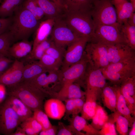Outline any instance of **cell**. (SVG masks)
Masks as SVG:
<instances>
[{"label": "cell", "mask_w": 135, "mask_h": 135, "mask_svg": "<svg viewBox=\"0 0 135 135\" xmlns=\"http://www.w3.org/2000/svg\"><path fill=\"white\" fill-rule=\"evenodd\" d=\"M109 117L101 106L97 104L95 114L92 119L91 125L96 130L99 131L108 121Z\"/></svg>", "instance_id": "cell-29"}, {"label": "cell", "mask_w": 135, "mask_h": 135, "mask_svg": "<svg viewBox=\"0 0 135 135\" xmlns=\"http://www.w3.org/2000/svg\"><path fill=\"white\" fill-rule=\"evenodd\" d=\"M9 54L16 58L19 59L27 56L29 54L24 50L18 48L10 46L9 50Z\"/></svg>", "instance_id": "cell-40"}, {"label": "cell", "mask_w": 135, "mask_h": 135, "mask_svg": "<svg viewBox=\"0 0 135 135\" xmlns=\"http://www.w3.org/2000/svg\"><path fill=\"white\" fill-rule=\"evenodd\" d=\"M62 18L77 34L81 37L88 38L89 40V42L91 41L95 28L91 11H64Z\"/></svg>", "instance_id": "cell-3"}, {"label": "cell", "mask_w": 135, "mask_h": 135, "mask_svg": "<svg viewBox=\"0 0 135 135\" xmlns=\"http://www.w3.org/2000/svg\"><path fill=\"white\" fill-rule=\"evenodd\" d=\"M86 100L81 112V116L86 120L92 119L95 113L97 104L96 101L100 93L86 89Z\"/></svg>", "instance_id": "cell-17"}, {"label": "cell", "mask_w": 135, "mask_h": 135, "mask_svg": "<svg viewBox=\"0 0 135 135\" xmlns=\"http://www.w3.org/2000/svg\"><path fill=\"white\" fill-rule=\"evenodd\" d=\"M58 135H85V134L77 131L72 125L66 126L59 122L58 124Z\"/></svg>", "instance_id": "cell-38"}, {"label": "cell", "mask_w": 135, "mask_h": 135, "mask_svg": "<svg viewBox=\"0 0 135 135\" xmlns=\"http://www.w3.org/2000/svg\"><path fill=\"white\" fill-rule=\"evenodd\" d=\"M33 111L32 116L41 126L42 130H47L52 126L48 116L42 110L37 109Z\"/></svg>", "instance_id": "cell-36"}, {"label": "cell", "mask_w": 135, "mask_h": 135, "mask_svg": "<svg viewBox=\"0 0 135 135\" xmlns=\"http://www.w3.org/2000/svg\"><path fill=\"white\" fill-rule=\"evenodd\" d=\"M21 123L14 111L5 101L0 106V134L11 135Z\"/></svg>", "instance_id": "cell-8"}, {"label": "cell", "mask_w": 135, "mask_h": 135, "mask_svg": "<svg viewBox=\"0 0 135 135\" xmlns=\"http://www.w3.org/2000/svg\"><path fill=\"white\" fill-rule=\"evenodd\" d=\"M24 0H4L0 5V17L11 16Z\"/></svg>", "instance_id": "cell-28"}, {"label": "cell", "mask_w": 135, "mask_h": 135, "mask_svg": "<svg viewBox=\"0 0 135 135\" xmlns=\"http://www.w3.org/2000/svg\"><path fill=\"white\" fill-rule=\"evenodd\" d=\"M86 92L81 90L78 84L64 83L61 90L55 95L56 98L62 101L70 99L81 98L84 99Z\"/></svg>", "instance_id": "cell-15"}, {"label": "cell", "mask_w": 135, "mask_h": 135, "mask_svg": "<svg viewBox=\"0 0 135 135\" xmlns=\"http://www.w3.org/2000/svg\"><path fill=\"white\" fill-rule=\"evenodd\" d=\"M2 0H0V2Z\"/></svg>", "instance_id": "cell-55"}, {"label": "cell", "mask_w": 135, "mask_h": 135, "mask_svg": "<svg viewBox=\"0 0 135 135\" xmlns=\"http://www.w3.org/2000/svg\"><path fill=\"white\" fill-rule=\"evenodd\" d=\"M117 93V100L116 106V111L126 118L128 120L129 127H131L135 121L132 116L130 111L128 107L124 97L120 92L119 86L114 85Z\"/></svg>", "instance_id": "cell-24"}, {"label": "cell", "mask_w": 135, "mask_h": 135, "mask_svg": "<svg viewBox=\"0 0 135 135\" xmlns=\"http://www.w3.org/2000/svg\"><path fill=\"white\" fill-rule=\"evenodd\" d=\"M12 62L11 59L5 56L0 60V76L8 68L9 64Z\"/></svg>", "instance_id": "cell-43"}, {"label": "cell", "mask_w": 135, "mask_h": 135, "mask_svg": "<svg viewBox=\"0 0 135 135\" xmlns=\"http://www.w3.org/2000/svg\"><path fill=\"white\" fill-rule=\"evenodd\" d=\"M14 14L8 30L12 36L14 42L28 40L36 30L40 23L39 20L22 4Z\"/></svg>", "instance_id": "cell-1"}, {"label": "cell", "mask_w": 135, "mask_h": 135, "mask_svg": "<svg viewBox=\"0 0 135 135\" xmlns=\"http://www.w3.org/2000/svg\"><path fill=\"white\" fill-rule=\"evenodd\" d=\"M8 95L19 99L32 111L42 110L46 94L26 82L21 81L8 87Z\"/></svg>", "instance_id": "cell-2"}, {"label": "cell", "mask_w": 135, "mask_h": 135, "mask_svg": "<svg viewBox=\"0 0 135 135\" xmlns=\"http://www.w3.org/2000/svg\"><path fill=\"white\" fill-rule=\"evenodd\" d=\"M11 16L0 18V35L8 30L12 21Z\"/></svg>", "instance_id": "cell-42"}, {"label": "cell", "mask_w": 135, "mask_h": 135, "mask_svg": "<svg viewBox=\"0 0 135 135\" xmlns=\"http://www.w3.org/2000/svg\"><path fill=\"white\" fill-rule=\"evenodd\" d=\"M54 23V20L52 18H47L40 23L36 30L31 52L41 42L48 38L50 34Z\"/></svg>", "instance_id": "cell-20"}, {"label": "cell", "mask_w": 135, "mask_h": 135, "mask_svg": "<svg viewBox=\"0 0 135 135\" xmlns=\"http://www.w3.org/2000/svg\"><path fill=\"white\" fill-rule=\"evenodd\" d=\"M88 62V59L84 51L82 57L79 61L61 71L63 83H74L82 78Z\"/></svg>", "instance_id": "cell-12"}, {"label": "cell", "mask_w": 135, "mask_h": 135, "mask_svg": "<svg viewBox=\"0 0 135 135\" xmlns=\"http://www.w3.org/2000/svg\"><path fill=\"white\" fill-rule=\"evenodd\" d=\"M64 101L65 114L68 116L71 115L72 116L78 115L81 112L84 102V99L81 98L69 99Z\"/></svg>", "instance_id": "cell-30"}, {"label": "cell", "mask_w": 135, "mask_h": 135, "mask_svg": "<svg viewBox=\"0 0 135 135\" xmlns=\"http://www.w3.org/2000/svg\"><path fill=\"white\" fill-rule=\"evenodd\" d=\"M115 121L116 130L121 135L128 134L129 123L127 119L116 111L112 115Z\"/></svg>", "instance_id": "cell-32"}, {"label": "cell", "mask_w": 135, "mask_h": 135, "mask_svg": "<svg viewBox=\"0 0 135 135\" xmlns=\"http://www.w3.org/2000/svg\"><path fill=\"white\" fill-rule=\"evenodd\" d=\"M92 66L101 69L105 68L109 64L107 50L106 45L98 42H88L84 50Z\"/></svg>", "instance_id": "cell-7"}, {"label": "cell", "mask_w": 135, "mask_h": 135, "mask_svg": "<svg viewBox=\"0 0 135 135\" xmlns=\"http://www.w3.org/2000/svg\"><path fill=\"white\" fill-rule=\"evenodd\" d=\"M47 18L54 20L61 18L64 11L50 0H35Z\"/></svg>", "instance_id": "cell-22"}, {"label": "cell", "mask_w": 135, "mask_h": 135, "mask_svg": "<svg viewBox=\"0 0 135 135\" xmlns=\"http://www.w3.org/2000/svg\"><path fill=\"white\" fill-rule=\"evenodd\" d=\"M14 42L12 36L8 30L0 35V53L5 56H10L9 50L11 44Z\"/></svg>", "instance_id": "cell-33"}, {"label": "cell", "mask_w": 135, "mask_h": 135, "mask_svg": "<svg viewBox=\"0 0 135 135\" xmlns=\"http://www.w3.org/2000/svg\"><path fill=\"white\" fill-rule=\"evenodd\" d=\"M101 94L104 106L111 112H116L117 93L114 86L107 85L103 89Z\"/></svg>", "instance_id": "cell-27"}, {"label": "cell", "mask_w": 135, "mask_h": 135, "mask_svg": "<svg viewBox=\"0 0 135 135\" xmlns=\"http://www.w3.org/2000/svg\"><path fill=\"white\" fill-rule=\"evenodd\" d=\"M83 76L86 78V89L101 93L103 88L107 85L101 69L92 66L89 62Z\"/></svg>", "instance_id": "cell-10"}, {"label": "cell", "mask_w": 135, "mask_h": 135, "mask_svg": "<svg viewBox=\"0 0 135 135\" xmlns=\"http://www.w3.org/2000/svg\"><path fill=\"white\" fill-rule=\"evenodd\" d=\"M115 124V121L113 116L111 118L109 117L108 121L102 128L99 131L100 135H117Z\"/></svg>", "instance_id": "cell-39"}, {"label": "cell", "mask_w": 135, "mask_h": 135, "mask_svg": "<svg viewBox=\"0 0 135 135\" xmlns=\"http://www.w3.org/2000/svg\"><path fill=\"white\" fill-rule=\"evenodd\" d=\"M98 0H90L92 4H92L95 1H96Z\"/></svg>", "instance_id": "cell-53"}, {"label": "cell", "mask_w": 135, "mask_h": 135, "mask_svg": "<svg viewBox=\"0 0 135 135\" xmlns=\"http://www.w3.org/2000/svg\"><path fill=\"white\" fill-rule=\"evenodd\" d=\"M44 108L45 113L52 119L60 120L65 114V104L62 101L57 98L47 100L44 103Z\"/></svg>", "instance_id": "cell-16"}, {"label": "cell", "mask_w": 135, "mask_h": 135, "mask_svg": "<svg viewBox=\"0 0 135 135\" xmlns=\"http://www.w3.org/2000/svg\"><path fill=\"white\" fill-rule=\"evenodd\" d=\"M38 62L48 71L59 70L62 63L46 54Z\"/></svg>", "instance_id": "cell-34"}, {"label": "cell", "mask_w": 135, "mask_h": 135, "mask_svg": "<svg viewBox=\"0 0 135 135\" xmlns=\"http://www.w3.org/2000/svg\"><path fill=\"white\" fill-rule=\"evenodd\" d=\"M21 127L22 128L26 135H37L38 134L34 129L28 125L23 122L20 124Z\"/></svg>", "instance_id": "cell-45"}, {"label": "cell", "mask_w": 135, "mask_h": 135, "mask_svg": "<svg viewBox=\"0 0 135 135\" xmlns=\"http://www.w3.org/2000/svg\"><path fill=\"white\" fill-rule=\"evenodd\" d=\"M48 71L39 62L34 61L24 65L21 81L29 82L41 74Z\"/></svg>", "instance_id": "cell-25"}, {"label": "cell", "mask_w": 135, "mask_h": 135, "mask_svg": "<svg viewBox=\"0 0 135 135\" xmlns=\"http://www.w3.org/2000/svg\"><path fill=\"white\" fill-rule=\"evenodd\" d=\"M112 1L114 2H118L121 1L122 0H111Z\"/></svg>", "instance_id": "cell-54"}, {"label": "cell", "mask_w": 135, "mask_h": 135, "mask_svg": "<svg viewBox=\"0 0 135 135\" xmlns=\"http://www.w3.org/2000/svg\"><path fill=\"white\" fill-rule=\"evenodd\" d=\"M89 42L88 38L81 37L67 46L61 66V71L65 70L81 59L86 44Z\"/></svg>", "instance_id": "cell-9"}, {"label": "cell", "mask_w": 135, "mask_h": 135, "mask_svg": "<svg viewBox=\"0 0 135 135\" xmlns=\"http://www.w3.org/2000/svg\"><path fill=\"white\" fill-rule=\"evenodd\" d=\"M5 102L14 111L18 116L21 123L32 116V111L17 98L9 96Z\"/></svg>", "instance_id": "cell-19"}, {"label": "cell", "mask_w": 135, "mask_h": 135, "mask_svg": "<svg viewBox=\"0 0 135 135\" xmlns=\"http://www.w3.org/2000/svg\"><path fill=\"white\" fill-rule=\"evenodd\" d=\"M135 121L134 122L132 126V129L129 132L128 134L130 135H135Z\"/></svg>", "instance_id": "cell-50"}, {"label": "cell", "mask_w": 135, "mask_h": 135, "mask_svg": "<svg viewBox=\"0 0 135 135\" xmlns=\"http://www.w3.org/2000/svg\"><path fill=\"white\" fill-rule=\"evenodd\" d=\"M11 135H26V134L22 128L18 126L16 128L15 132H13Z\"/></svg>", "instance_id": "cell-48"}, {"label": "cell", "mask_w": 135, "mask_h": 135, "mask_svg": "<svg viewBox=\"0 0 135 135\" xmlns=\"http://www.w3.org/2000/svg\"><path fill=\"white\" fill-rule=\"evenodd\" d=\"M64 11H91L92 5L90 0H62Z\"/></svg>", "instance_id": "cell-23"}, {"label": "cell", "mask_w": 135, "mask_h": 135, "mask_svg": "<svg viewBox=\"0 0 135 135\" xmlns=\"http://www.w3.org/2000/svg\"><path fill=\"white\" fill-rule=\"evenodd\" d=\"M92 5L91 14L95 27L118 23L116 10L111 0H98Z\"/></svg>", "instance_id": "cell-4"}, {"label": "cell", "mask_w": 135, "mask_h": 135, "mask_svg": "<svg viewBox=\"0 0 135 135\" xmlns=\"http://www.w3.org/2000/svg\"><path fill=\"white\" fill-rule=\"evenodd\" d=\"M50 35L56 46L64 48L81 37L68 26L62 17L54 20Z\"/></svg>", "instance_id": "cell-6"}, {"label": "cell", "mask_w": 135, "mask_h": 135, "mask_svg": "<svg viewBox=\"0 0 135 135\" xmlns=\"http://www.w3.org/2000/svg\"><path fill=\"white\" fill-rule=\"evenodd\" d=\"M6 94V90L5 86L0 84V104L5 98Z\"/></svg>", "instance_id": "cell-46"}, {"label": "cell", "mask_w": 135, "mask_h": 135, "mask_svg": "<svg viewBox=\"0 0 135 135\" xmlns=\"http://www.w3.org/2000/svg\"><path fill=\"white\" fill-rule=\"evenodd\" d=\"M70 124L77 131L86 132L85 135H100L99 131L95 129L90 124L87 122L86 120L82 116L78 115L72 116L70 120Z\"/></svg>", "instance_id": "cell-26"}, {"label": "cell", "mask_w": 135, "mask_h": 135, "mask_svg": "<svg viewBox=\"0 0 135 135\" xmlns=\"http://www.w3.org/2000/svg\"><path fill=\"white\" fill-rule=\"evenodd\" d=\"M120 28L127 44L135 50V26L129 25L126 20L120 25Z\"/></svg>", "instance_id": "cell-31"}, {"label": "cell", "mask_w": 135, "mask_h": 135, "mask_svg": "<svg viewBox=\"0 0 135 135\" xmlns=\"http://www.w3.org/2000/svg\"><path fill=\"white\" fill-rule=\"evenodd\" d=\"M106 71L132 76H135V58L110 64L105 68Z\"/></svg>", "instance_id": "cell-18"}, {"label": "cell", "mask_w": 135, "mask_h": 135, "mask_svg": "<svg viewBox=\"0 0 135 135\" xmlns=\"http://www.w3.org/2000/svg\"><path fill=\"white\" fill-rule=\"evenodd\" d=\"M121 92L124 98L132 116L135 115V76L123 82L120 86Z\"/></svg>", "instance_id": "cell-14"}, {"label": "cell", "mask_w": 135, "mask_h": 135, "mask_svg": "<svg viewBox=\"0 0 135 135\" xmlns=\"http://www.w3.org/2000/svg\"><path fill=\"white\" fill-rule=\"evenodd\" d=\"M112 2L116 10L117 23L121 25L134 12L135 7L127 0Z\"/></svg>", "instance_id": "cell-21"}, {"label": "cell", "mask_w": 135, "mask_h": 135, "mask_svg": "<svg viewBox=\"0 0 135 135\" xmlns=\"http://www.w3.org/2000/svg\"><path fill=\"white\" fill-rule=\"evenodd\" d=\"M22 122L30 126L38 134L42 130V128L41 126L32 116Z\"/></svg>", "instance_id": "cell-41"}, {"label": "cell", "mask_w": 135, "mask_h": 135, "mask_svg": "<svg viewBox=\"0 0 135 135\" xmlns=\"http://www.w3.org/2000/svg\"><path fill=\"white\" fill-rule=\"evenodd\" d=\"M109 64L135 58V50L127 44L106 45Z\"/></svg>", "instance_id": "cell-11"}, {"label": "cell", "mask_w": 135, "mask_h": 135, "mask_svg": "<svg viewBox=\"0 0 135 135\" xmlns=\"http://www.w3.org/2000/svg\"><path fill=\"white\" fill-rule=\"evenodd\" d=\"M5 56L3 54L0 53V60L4 56Z\"/></svg>", "instance_id": "cell-52"}, {"label": "cell", "mask_w": 135, "mask_h": 135, "mask_svg": "<svg viewBox=\"0 0 135 135\" xmlns=\"http://www.w3.org/2000/svg\"><path fill=\"white\" fill-rule=\"evenodd\" d=\"M90 42H99L105 45L127 44L120 31V25L118 23L112 25L96 26L92 39Z\"/></svg>", "instance_id": "cell-5"}, {"label": "cell", "mask_w": 135, "mask_h": 135, "mask_svg": "<svg viewBox=\"0 0 135 135\" xmlns=\"http://www.w3.org/2000/svg\"><path fill=\"white\" fill-rule=\"evenodd\" d=\"M58 130V127L52 126L47 130H41L39 134L40 135H55L57 134Z\"/></svg>", "instance_id": "cell-44"}, {"label": "cell", "mask_w": 135, "mask_h": 135, "mask_svg": "<svg viewBox=\"0 0 135 135\" xmlns=\"http://www.w3.org/2000/svg\"><path fill=\"white\" fill-rule=\"evenodd\" d=\"M60 8L64 11L62 0H51Z\"/></svg>", "instance_id": "cell-49"}, {"label": "cell", "mask_w": 135, "mask_h": 135, "mask_svg": "<svg viewBox=\"0 0 135 135\" xmlns=\"http://www.w3.org/2000/svg\"><path fill=\"white\" fill-rule=\"evenodd\" d=\"M66 50L65 48L57 46L53 42L51 46L45 51V54L62 63Z\"/></svg>", "instance_id": "cell-37"}, {"label": "cell", "mask_w": 135, "mask_h": 135, "mask_svg": "<svg viewBox=\"0 0 135 135\" xmlns=\"http://www.w3.org/2000/svg\"><path fill=\"white\" fill-rule=\"evenodd\" d=\"M24 66L23 62L16 59L12 66L0 76V84L8 87L19 83L22 79Z\"/></svg>", "instance_id": "cell-13"}, {"label": "cell", "mask_w": 135, "mask_h": 135, "mask_svg": "<svg viewBox=\"0 0 135 135\" xmlns=\"http://www.w3.org/2000/svg\"><path fill=\"white\" fill-rule=\"evenodd\" d=\"M22 6L30 12L38 20L42 18L44 15L43 11L35 0H24Z\"/></svg>", "instance_id": "cell-35"}, {"label": "cell", "mask_w": 135, "mask_h": 135, "mask_svg": "<svg viewBox=\"0 0 135 135\" xmlns=\"http://www.w3.org/2000/svg\"><path fill=\"white\" fill-rule=\"evenodd\" d=\"M127 21L130 25L135 26V13L134 12L128 19Z\"/></svg>", "instance_id": "cell-47"}, {"label": "cell", "mask_w": 135, "mask_h": 135, "mask_svg": "<svg viewBox=\"0 0 135 135\" xmlns=\"http://www.w3.org/2000/svg\"><path fill=\"white\" fill-rule=\"evenodd\" d=\"M133 6L135 7V0H129Z\"/></svg>", "instance_id": "cell-51"}]
</instances>
